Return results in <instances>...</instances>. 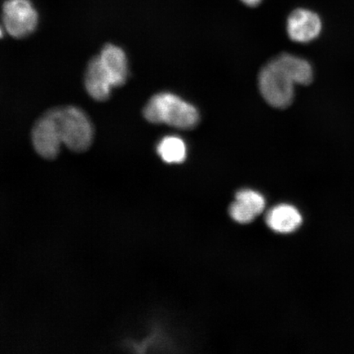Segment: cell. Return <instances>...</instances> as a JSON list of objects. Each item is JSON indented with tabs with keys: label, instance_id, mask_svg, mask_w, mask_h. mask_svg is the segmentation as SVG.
<instances>
[{
	"label": "cell",
	"instance_id": "cell-6",
	"mask_svg": "<svg viewBox=\"0 0 354 354\" xmlns=\"http://www.w3.org/2000/svg\"><path fill=\"white\" fill-rule=\"evenodd\" d=\"M286 28L292 41L308 43L319 37L322 21L315 12L307 8H297L288 17Z\"/></svg>",
	"mask_w": 354,
	"mask_h": 354
},
{
	"label": "cell",
	"instance_id": "cell-5",
	"mask_svg": "<svg viewBox=\"0 0 354 354\" xmlns=\"http://www.w3.org/2000/svg\"><path fill=\"white\" fill-rule=\"evenodd\" d=\"M35 151L46 159H54L60 152L62 139L55 109L48 111L35 122L32 130Z\"/></svg>",
	"mask_w": 354,
	"mask_h": 354
},
{
	"label": "cell",
	"instance_id": "cell-12",
	"mask_svg": "<svg viewBox=\"0 0 354 354\" xmlns=\"http://www.w3.org/2000/svg\"><path fill=\"white\" fill-rule=\"evenodd\" d=\"M236 201L241 203L247 209L253 212L256 216L259 215L263 211L266 205L262 194L251 189H243L238 192Z\"/></svg>",
	"mask_w": 354,
	"mask_h": 354
},
{
	"label": "cell",
	"instance_id": "cell-11",
	"mask_svg": "<svg viewBox=\"0 0 354 354\" xmlns=\"http://www.w3.org/2000/svg\"><path fill=\"white\" fill-rule=\"evenodd\" d=\"M157 152L167 163H180L187 158V145L178 136H166L160 140Z\"/></svg>",
	"mask_w": 354,
	"mask_h": 354
},
{
	"label": "cell",
	"instance_id": "cell-7",
	"mask_svg": "<svg viewBox=\"0 0 354 354\" xmlns=\"http://www.w3.org/2000/svg\"><path fill=\"white\" fill-rule=\"evenodd\" d=\"M100 63L108 74L113 87H119L126 83L128 75L127 59L121 48L107 44L99 55Z\"/></svg>",
	"mask_w": 354,
	"mask_h": 354
},
{
	"label": "cell",
	"instance_id": "cell-9",
	"mask_svg": "<svg viewBox=\"0 0 354 354\" xmlns=\"http://www.w3.org/2000/svg\"><path fill=\"white\" fill-rule=\"evenodd\" d=\"M303 223L302 215L295 207L289 205H278L269 212L267 223L278 233H291Z\"/></svg>",
	"mask_w": 354,
	"mask_h": 354
},
{
	"label": "cell",
	"instance_id": "cell-3",
	"mask_svg": "<svg viewBox=\"0 0 354 354\" xmlns=\"http://www.w3.org/2000/svg\"><path fill=\"white\" fill-rule=\"evenodd\" d=\"M296 84L289 73L275 59L261 70L259 86L268 104L277 109H286L293 103Z\"/></svg>",
	"mask_w": 354,
	"mask_h": 354
},
{
	"label": "cell",
	"instance_id": "cell-2",
	"mask_svg": "<svg viewBox=\"0 0 354 354\" xmlns=\"http://www.w3.org/2000/svg\"><path fill=\"white\" fill-rule=\"evenodd\" d=\"M55 112L62 142L74 152H84L90 148L94 130L86 113L74 106L57 108Z\"/></svg>",
	"mask_w": 354,
	"mask_h": 354
},
{
	"label": "cell",
	"instance_id": "cell-4",
	"mask_svg": "<svg viewBox=\"0 0 354 354\" xmlns=\"http://www.w3.org/2000/svg\"><path fill=\"white\" fill-rule=\"evenodd\" d=\"M2 17L8 33L17 39L29 37L38 26V12L30 0H6Z\"/></svg>",
	"mask_w": 354,
	"mask_h": 354
},
{
	"label": "cell",
	"instance_id": "cell-8",
	"mask_svg": "<svg viewBox=\"0 0 354 354\" xmlns=\"http://www.w3.org/2000/svg\"><path fill=\"white\" fill-rule=\"evenodd\" d=\"M86 90L92 99L103 102L109 99L113 84L102 66L99 56L88 64L85 74Z\"/></svg>",
	"mask_w": 354,
	"mask_h": 354
},
{
	"label": "cell",
	"instance_id": "cell-10",
	"mask_svg": "<svg viewBox=\"0 0 354 354\" xmlns=\"http://www.w3.org/2000/svg\"><path fill=\"white\" fill-rule=\"evenodd\" d=\"M276 59L289 73L296 85L308 86L313 81V66L307 60L290 54H281Z\"/></svg>",
	"mask_w": 354,
	"mask_h": 354
},
{
	"label": "cell",
	"instance_id": "cell-1",
	"mask_svg": "<svg viewBox=\"0 0 354 354\" xmlns=\"http://www.w3.org/2000/svg\"><path fill=\"white\" fill-rule=\"evenodd\" d=\"M144 116L149 122L192 129L198 124V111L193 105L171 93H160L152 97L144 109Z\"/></svg>",
	"mask_w": 354,
	"mask_h": 354
},
{
	"label": "cell",
	"instance_id": "cell-13",
	"mask_svg": "<svg viewBox=\"0 0 354 354\" xmlns=\"http://www.w3.org/2000/svg\"><path fill=\"white\" fill-rule=\"evenodd\" d=\"M230 214L234 221L242 224L251 223L257 216L253 212L248 209L241 203L236 201L230 207Z\"/></svg>",
	"mask_w": 354,
	"mask_h": 354
},
{
	"label": "cell",
	"instance_id": "cell-15",
	"mask_svg": "<svg viewBox=\"0 0 354 354\" xmlns=\"http://www.w3.org/2000/svg\"><path fill=\"white\" fill-rule=\"evenodd\" d=\"M3 37V30L1 28H0V38Z\"/></svg>",
	"mask_w": 354,
	"mask_h": 354
},
{
	"label": "cell",
	"instance_id": "cell-14",
	"mask_svg": "<svg viewBox=\"0 0 354 354\" xmlns=\"http://www.w3.org/2000/svg\"><path fill=\"white\" fill-rule=\"evenodd\" d=\"M243 3L249 7H256L262 2V0H241Z\"/></svg>",
	"mask_w": 354,
	"mask_h": 354
}]
</instances>
